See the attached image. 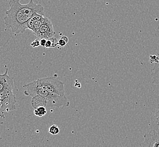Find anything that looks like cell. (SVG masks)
I'll return each instance as SVG.
<instances>
[{
  "label": "cell",
  "mask_w": 159,
  "mask_h": 147,
  "mask_svg": "<svg viewBox=\"0 0 159 147\" xmlns=\"http://www.w3.org/2000/svg\"><path fill=\"white\" fill-rule=\"evenodd\" d=\"M20 0H10V9L4 17L5 25L14 35L24 33L27 30V23L34 13L45 16L44 8L41 5L31 0L27 4H21Z\"/></svg>",
  "instance_id": "obj_1"
},
{
  "label": "cell",
  "mask_w": 159,
  "mask_h": 147,
  "mask_svg": "<svg viewBox=\"0 0 159 147\" xmlns=\"http://www.w3.org/2000/svg\"><path fill=\"white\" fill-rule=\"evenodd\" d=\"M25 88V94L26 96L34 97L36 95H40L46 98L48 101V107H68L69 102L66 96L52 94L43 89L37 84L36 81H34L23 86Z\"/></svg>",
  "instance_id": "obj_2"
},
{
  "label": "cell",
  "mask_w": 159,
  "mask_h": 147,
  "mask_svg": "<svg viewBox=\"0 0 159 147\" xmlns=\"http://www.w3.org/2000/svg\"><path fill=\"white\" fill-rule=\"evenodd\" d=\"M37 84L52 94L64 96V83L54 77L40 78L36 80Z\"/></svg>",
  "instance_id": "obj_3"
},
{
  "label": "cell",
  "mask_w": 159,
  "mask_h": 147,
  "mask_svg": "<svg viewBox=\"0 0 159 147\" xmlns=\"http://www.w3.org/2000/svg\"><path fill=\"white\" fill-rule=\"evenodd\" d=\"M13 88L14 87H10L0 92V113L16 110V100L12 92Z\"/></svg>",
  "instance_id": "obj_4"
},
{
  "label": "cell",
  "mask_w": 159,
  "mask_h": 147,
  "mask_svg": "<svg viewBox=\"0 0 159 147\" xmlns=\"http://www.w3.org/2000/svg\"><path fill=\"white\" fill-rule=\"evenodd\" d=\"M54 35L55 32L54 30L52 21L50 19L45 17L43 24L35 36L39 40L42 39L48 40L54 36Z\"/></svg>",
  "instance_id": "obj_5"
},
{
  "label": "cell",
  "mask_w": 159,
  "mask_h": 147,
  "mask_svg": "<svg viewBox=\"0 0 159 147\" xmlns=\"http://www.w3.org/2000/svg\"><path fill=\"white\" fill-rule=\"evenodd\" d=\"M140 147H159V134L152 130L144 135V141L139 144Z\"/></svg>",
  "instance_id": "obj_6"
},
{
  "label": "cell",
  "mask_w": 159,
  "mask_h": 147,
  "mask_svg": "<svg viewBox=\"0 0 159 147\" xmlns=\"http://www.w3.org/2000/svg\"><path fill=\"white\" fill-rule=\"evenodd\" d=\"M8 69H7L5 73L0 74V92L10 87H14V80L8 75Z\"/></svg>",
  "instance_id": "obj_7"
},
{
  "label": "cell",
  "mask_w": 159,
  "mask_h": 147,
  "mask_svg": "<svg viewBox=\"0 0 159 147\" xmlns=\"http://www.w3.org/2000/svg\"><path fill=\"white\" fill-rule=\"evenodd\" d=\"M31 105L34 109H36L40 107H48V101L46 98L40 95H36L32 98Z\"/></svg>",
  "instance_id": "obj_8"
},
{
  "label": "cell",
  "mask_w": 159,
  "mask_h": 147,
  "mask_svg": "<svg viewBox=\"0 0 159 147\" xmlns=\"http://www.w3.org/2000/svg\"><path fill=\"white\" fill-rule=\"evenodd\" d=\"M43 17H45V16H41L37 13H34L27 23V27L28 29L32 31L33 27H34V24L36 23V21H37L39 19L43 18Z\"/></svg>",
  "instance_id": "obj_9"
},
{
  "label": "cell",
  "mask_w": 159,
  "mask_h": 147,
  "mask_svg": "<svg viewBox=\"0 0 159 147\" xmlns=\"http://www.w3.org/2000/svg\"><path fill=\"white\" fill-rule=\"evenodd\" d=\"M159 61L156 63L155 66L152 69V75L153 77V83L155 84H159V55H158Z\"/></svg>",
  "instance_id": "obj_10"
},
{
  "label": "cell",
  "mask_w": 159,
  "mask_h": 147,
  "mask_svg": "<svg viewBox=\"0 0 159 147\" xmlns=\"http://www.w3.org/2000/svg\"><path fill=\"white\" fill-rule=\"evenodd\" d=\"M47 114L46 107H40L35 109L34 110V114L36 116L43 117Z\"/></svg>",
  "instance_id": "obj_11"
},
{
  "label": "cell",
  "mask_w": 159,
  "mask_h": 147,
  "mask_svg": "<svg viewBox=\"0 0 159 147\" xmlns=\"http://www.w3.org/2000/svg\"><path fill=\"white\" fill-rule=\"evenodd\" d=\"M45 17H43V18L39 19L37 21H36V23L34 24V27L32 28V31L34 32V35H35L36 34H37V32L39 31V30L40 29V27L41 26V25L43 24V19H44Z\"/></svg>",
  "instance_id": "obj_12"
},
{
  "label": "cell",
  "mask_w": 159,
  "mask_h": 147,
  "mask_svg": "<svg viewBox=\"0 0 159 147\" xmlns=\"http://www.w3.org/2000/svg\"><path fill=\"white\" fill-rule=\"evenodd\" d=\"M59 129L57 125H53L49 128V132L50 134L52 135H58L59 133Z\"/></svg>",
  "instance_id": "obj_13"
},
{
  "label": "cell",
  "mask_w": 159,
  "mask_h": 147,
  "mask_svg": "<svg viewBox=\"0 0 159 147\" xmlns=\"http://www.w3.org/2000/svg\"><path fill=\"white\" fill-rule=\"evenodd\" d=\"M151 120L154 125H156V126L159 127V104L158 105V111H157L155 114L152 116Z\"/></svg>",
  "instance_id": "obj_14"
},
{
  "label": "cell",
  "mask_w": 159,
  "mask_h": 147,
  "mask_svg": "<svg viewBox=\"0 0 159 147\" xmlns=\"http://www.w3.org/2000/svg\"><path fill=\"white\" fill-rule=\"evenodd\" d=\"M49 40H50L51 43H52V48H55L58 45V40H57L55 37H52V38L49 39Z\"/></svg>",
  "instance_id": "obj_15"
},
{
  "label": "cell",
  "mask_w": 159,
  "mask_h": 147,
  "mask_svg": "<svg viewBox=\"0 0 159 147\" xmlns=\"http://www.w3.org/2000/svg\"><path fill=\"white\" fill-rule=\"evenodd\" d=\"M150 61L151 63H157L159 61V57L157 55H150Z\"/></svg>",
  "instance_id": "obj_16"
},
{
  "label": "cell",
  "mask_w": 159,
  "mask_h": 147,
  "mask_svg": "<svg viewBox=\"0 0 159 147\" xmlns=\"http://www.w3.org/2000/svg\"><path fill=\"white\" fill-rule=\"evenodd\" d=\"M31 45L33 48H37V47L40 46V40L38 39H36L34 41L31 43Z\"/></svg>",
  "instance_id": "obj_17"
},
{
  "label": "cell",
  "mask_w": 159,
  "mask_h": 147,
  "mask_svg": "<svg viewBox=\"0 0 159 147\" xmlns=\"http://www.w3.org/2000/svg\"><path fill=\"white\" fill-rule=\"evenodd\" d=\"M66 44H67V43H66V41H64V40H62L61 39L58 41V45L61 46V47H63Z\"/></svg>",
  "instance_id": "obj_18"
},
{
  "label": "cell",
  "mask_w": 159,
  "mask_h": 147,
  "mask_svg": "<svg viewBox=\"0 0 159 147\" xmlns=\"http://www.w3.org/2000/svg\"><path fill=\"white\" fill-rule=\"evenodd\" d=\"M47 49H49V48H52V43L50 40L48 39L46 41V44H45V46Z\"/></svg>",
  "instance_id": "obj_19"
},
{
  "label": "cell",
  "mask_w": 159,
  "mask_h": 147,
  "mask_svg": "<svg viewBox=\"0 0 159 147\" xmlns=\"http://www.w3.org/2000/svg\"><path fill=\"white\" fill-rule=\"evenodd\" d=\"M46 41H47V40L45 39H40V46H41L42 47H45V44H46Z\"/></svg>",
  "instance_id": "obj_20"
},
{
  "label": "cell",
  "mask_w": 159,
  "mask_h": 147,
  "mask_svg": "<svg viewBox=\"0 0 159 147\" xmlns=\"http://www.w3.org/2000/svg\"><path fill=\"white\" fill-rule=\"evenodd\" d=\"M61 39H62V40H64V41H66V43H67V44L68 43V38L66 36H63L61 37Z\"/></svg>",
  "instance_id": "obj_21"
},
{
  "label": "cell",
  "mask_w": 159,
  "mask_h": 147,
  "mask_svg": "<svg viewBox=\"0 0 159 147\" xmlns=\"http://www.w3.org/2000/svg\"><path fill=\"white\" fill-rule=\"evenodd\" d=\"M158 29H159V27H158Z\"/></svg>",
  "instance_id": "obj_22"
}]
</instances>
